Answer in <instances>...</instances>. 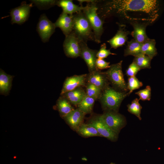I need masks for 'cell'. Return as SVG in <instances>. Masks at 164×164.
Wrapping results in <instances>:
<instances>
[{"label": "cell", "instance_id": "cell-23", "mask_svg": "<svg viewBox=\"0 0 164 164\" xmlns=\"http://www.w3.org/2000/svg\"><path fill=\"white\" fill-rule=\"evenodd\" d=\"M76 131L79 135L85 138L101 137L95 128L87 123H82Z\"/></svg>", "mask_w": 164, "mask_h": 164}, {"label": "cell", "instance_id": "cell-29", "mask_svg": "<svg viewBox=\"0 0 164 164\" xmlns=\"http://www.w3.org/2000/svg\"><path fill=\"white\" fill-rule=\"evenodd\" d=\"M127 85L130 95L133 91L143 86V84L135 76L128 77Z\"/></svg>", "mask_w": 164, "mask_h": 164}, {"label": "cell", "instance_id": "cell-5", "mask_svg": "<svg viewBox=\"0 0 164 164\" xmlns=\"http://www.w3.org/2000/svg\"><path fill=\"white\" fill-rule=\"evenodd\" d=\"M122 60H121L110 65L108 69L103 72L114 88L120 91L127 92L128 89L122 71Z\"/></svg>", "mask_w": 164, "mask_h": 164}, {"label": "cell", "instance_id": "cell-34", "mask_svg": "<svg viewBox=\"0 0 164 164\" xmlns=\"http://www.w3.org/2000/svg\"><path fill=\"white\" fill-rule=\"evenodd\" d=\"M57 1L55 0H33L32 2L39 6H44L47 5L48 6H52L56 5Z\"/></svg>", "mask_w": 164, "mask_h": 164}, {"label": "cell", "instance_id": "cell-14", "mask_svg": "<svg viewBox=\"0 0 164 164\" xmlns=\"http://www.w3.org/2000/svg\"><path fill=\"white\" fill-rule=\"evenodd\" d=\"M87 83L92 84L102 91L109 86L110 83L103 72L96 70L87 74Z\"/></svg>", "mask_w": 164, "mask_h": 164}, {"label": "cell", "instance_id": "cell-15", "mask_svg": "<svg viewBox=\"0 0 164 164\" xmlns=\"http://www.w3.org/2000/svg\"><path fill=\"white\" fill-rule=\"evenodd\" d=\"M130 24L133 28L131 34L135 40L142 43L149 39L146 34V29L150 23L147 22H134Z\"/></svg>", "mask_w": 164, "mask_h": 164}, {"label": "cell", "instance_id": "cell-33", "mask_svg": "<svg viewBox=\"0 0 164 164\" xmlns=\"http://www.w3.org/2000/svg\"><path fill=\"white\" fill-rule=\"evenodd\" d=\"M109 62L105 61L104 59L97 58L96 62V66L97 70H100L109 68L110 67Z\"/></svg>", "mask_w": 164, "mask_h": 164}, {"label": "cell", "instance_id": "cell-24", "mask_svg": "<svg viewBox=\"0 0 164 164\" xmlns=\"http://www.w3.org/2000/svg\"><path fill=\"white\" fill-rule=\"evenodd\" d=\"M95 101L93 98L86 95L77 105V108L85 114H90L92 111Z\"/></svg>", "mask_w": 164, "mask_h": 164}, {"label": "cell", "instance_id": "cell-31", "mask_svg": "<svg viewBox=\"0 0 164 164\" xmlns=\"http://www.w3.org/2000/svg\"><path fill=\"white\" fill-rule=\"evenodd\" d=\"M110 55H116V54L111 53L109 50L107 49L106 44L104 43L101 45L97 53V58L104 59Z\"/></svg>", "mask_w": 164, "mask_h": 164}, {"label": "cell", "instance_id": "cell-4", "mask_svg": "<svg viewBox=\"0 0 164 164\" xmlns=\"http://www.w3.org/2000/svg\"><path fill=\"white\" fill-rule=\"evenodd\" d=\"M73 31L81 41L95 42L94 35L91 25L82 11L73 15Z\"/></svg>", "mask_w": 164, "mask_h": 164}, {"label": "cell", "instance_id": "cell-17", "mask_svg": "<svg viewBox=\"0 0 164 164\" xmlns=\"http://www.w3.org/2000/svg\"><path fill=\"white\" fill-rule=\"evenodd\" d=\"M86 114L78 108L75 109L63 118L73 130L77 131L83 123Z\"/></svg>", "mask_w": 164, "mask_h": 164}, {"label": "cell", "instance_id": "cell-35", "mask_svg": "<svg viewBox=\"0 0 164 164\" xmlns=\"http://www.w3.org/2000/svg\"><path fill=\"white\" fill-rule=\"evenodd\" d=\"M110 164H114V163H111Z\"/></svg>", "mask_w": 164, "mask_h": 164}, {"label": "cell", "instance_id": "cell-32", "mask_svg": "<svg viewBox=\"0 0 164 164\" xmlns=\"http://www.w3.org/2000/svg\"><path fill=\"white\" fill-rule=\"evenodd\" d=\"M140 70V69L133 62L126 70V74L128 77L135 76Z\"/></svg>", "mask_w": 164, "mask_h": 164}, {"label": "cell", "instance_id": "cell-12", "mask_svg": "<svg viewBox=\"0 0 164 164\" xmlns=\"http://www.w3.org/2000/svg\"><path fill=\"white\" fill-rule=\"evenodd\" d=\"M32 4H27L24 2L21 5L12 9L10 12L12 23L22 24L28 19Z\"/></svg>", "mask_w": 164, "mask_h": 164}, {"label": "cell", "instance_id": "cell-3", "mask_svg": "<svg viewBox=\"0 0 164 164\" xmlns=\"http://www.w3.org/2000/svg\"><path fill=\"white\" fill-rule=\"evenodd\" d=\"M129 95L128 92L118 91L109 85L103 90L99 100L104 111L118 112L122 101Z\"/></svg>", "mask_w": 164, "mask_h": 164}, {"label": "cell", "instance_id": "cell-6", "mask_svg": "<svg viewBox=\"0 0 164 164\" xmlns=\"http://www.w3.org/2000/svg\"><path fill=\"white\" fill-rule=\"evenodd\" d=\"M101 116L108 126L118 134L126 125V121L125 117L118 112L104 111Z\"/></svg>", "mask_w": 164, "mask_h": 164}, {"label": "cell", "instance_id": "cell-30", "mask_svg": "<svg viewBox=\"0 0 164 164\" xmlns=\"http://www.w3.org/2000/svg\"><path fill=\"white\" fill-rule=\"evenodd\" d=\"M151 91L150 87L148 85L145 88L138 91L135 94L139 96V100L150 101L151 98Z\"/></svg>", "mask_w": 164, "mask_h": 164}, {"label": "cell", "instance_id": "cell-8", "mask_svg": "<svg viewBox=\"0 0 164 164\" xmlns=\"http://www.w3.org/2000/svg\"><path fill=\"white\" fill-rule=\"evenodd\" d=\"M81 41L73 31L65 36L63 46L64 53L67 57L75 58L80 56Z\"/></svg>", "mask_w": 164, "mask_h": 164}, {"label": "cell", "instance_id": "cell-28", "mask_svg": "<svg viewBox=\"0 0 164 164\" xmlns=\"http://www.w3.org/2000/svg\"><path fill=\"white\" fill-rule=\"evenodd\" d=\"M86 87V94L87 96L92 97L95 100L99 99L102 91L95 86L88 83H87Z\"/></svg>", "mask_w": 164, "mask_h": 164}, {"label": "cell", "instance_id": "cell-1", "mask_svg": "<svg viewBox=\"0 0 164 164\" xmlns=\"http://www.w3.org/2000/svg\"><path fill=\"white\" fill-rule=\"evenodd\" d=\"M97 13L104 22L115 17L129 23H153L159 16V5L156 0H97Z\"/></svg>", "mask_w": 164, "mask_h": 164}, {"label": "cell", "instance_id": "cell-2", "mask_svg": "<svg viewBox=\"0 0 164 164\" xmlns=\"http://www.w3.org/2000/svg\"><path fill=\"white\" fill-rule=\"evenodd\" d=\"M77 1L81 5L83 2H87L86 5L84 7L82 12L92 28L94 35L95 42L100 43L101 36L104 32L103 24L104 22L97 14V0Z\"/></svg>", "mask_w": 164, "mask_h": 164}, {"label": "cell", "instance_id": "cell-27", "mask_svg": "<svg viewBox=\"0 0 164 164\" xmlns=\"http://www.w3.org/2000/svg\"><path fill=\"white\" fill-rule=\"evenodd\" d=\"M139 99L136 98L133 100L131 104L127 105L128 110L130 113L135 115L138 119L141 120V111L142 107L139 103Z\"/></svg>", "mask_w": 164, "mask_h": 164}, {"label": "cell", "instance_id": "cell-18", "mask_svg": "<svg viewBox=\"0 0 164 164\" xmlns=\"http://www.w3.org/2000/svg\"><path fill=\"white\" fill-rule=\"evenodd\" d=\"M86 95L85 90L83 87H80L67 92L62 96L66 98L71 104L77 106Z\"/></svg>", "mask_w": 164, "mask_h": 164}, {"label": "cell", "instance_id": "cell-11", "mask_svg": "<svg viewBox=\"0 0 164 164\" xmlns=\"http://www.w3.org/2000/svg\"><path fill=\"white\" fill-rule=\"evenodd\" d=\"M87 74L75 75L67 77L65 80L62 88V95L68 91L80 87H85Z\"/></svg>", "mask_w": 164, "mask_h": 164}, {"label": "cell", "instance_id": "cell-13", "mask_svg": "<svg viewBox=\"0 0 164 164\" xmlns=\"http://www.w3.org/2000/svg\"><path fill=\"white\" fill-rule=\"evenodd\" d=\"M118 26V29L115 36L107 41L111 48L114 49L122 46L127 42L128 36L130 32L126 29V25L124 24L117 22Z\"/></svg>", "mask_w": 164, "mask_h": 164}, {"label": "cell", "instance_id": "cell-25", "mask_svg": "<svg viewBox=\"0 0 164 164\" xmlns=\"http://www.w3.org/2000/svg\"><path fill=\"white\" fill-rule=\"evenodd\" d=\"M152 59L141 53L134 56L133 62L135 63L141 70L144 69H150L151 62Z\"/></svg>", "mask_w": 164, "mask_h": 164}, {"label": "cell", "instance_id": "cell-9", "mask_svg": "<svg viewBox=\"0 0 164 164\" xmlns=\"http://www.w3.org/2000/svg\"><path fill=\"white\" fill-rule=\"evenodd\" d=\"M56 27L45 14L42 15L38 23L37 30L42 41L46 42L55 31Z\"/></svg>", "mask_w": 164, "mask_h": 164}, {"label": "cell", "instance_id": "cell-16", "mask_svg": "<svg viewBox=\"0 0 164 164\" xmlns=\"http://www.w3.org/2000/svg\"><path fill=\"white\" fill-rule=\"evenodd\" d=\"M56 27L59 28L65 36L73 30V15H69L62 12L54 23Z\"/></svg>", "mask_w": 164, "mask_h": 164}, {"label": "cell", "instance_id": "cell-26", "mask_svg": "<svg viewBox=\"0 0 164 164\" xmlns=\"http://www.w3.org/2000/svg\"><path fill=\"white\" fill-rule=\"evenodd\" d=\"M11 76L7 74L1 70L0 73V91L1 93H6L10 89L12 80Z\"/></svg>", "mask_w": 164, "mask_h": 164}, {"label": "cell", "instance_id": "cell-20", "mask_svg": "<svg viewBox=\"0 0 164 164\" xmlns=\"http://www.w3.org/2000/svg\"><path fill=\"white\" fill-rule=\"evenodd\" d=\"M155 44V39L149 38L142 43L141 53L152 59L157 54Z\"/></svg>", "mask_w": 164, "mask_h": 164}, {"label": "cell", "instance_id": "cell-22", "mask_svg": "<svg viewBox=\"0 0 164 164\" xmlns=\"http://www.w3.org/2000/svg\"><path fill=\"white\" fill-rule=\"evenodd\" d=\"M57 105L60 115L63 118L75 109L69 101L63 96L57 101Z\"/></svg>", "mask_w": 164, "mask_h": 164}, {"label": "cell", "instance_id": "cell-21", "mask_svg": "<svg viewBox=\"0 0 164 164\" xmlns=\"http://www.w3.org/2000/svg\"><path fill=\"white\" fill-rule=\"evenodd\" d=\"M142 43L132 39L127 42V45L124 51L125 56L132 55L134 57L141 53V48Z\"/></svg>", "mask_w": 164, "mask_h": 164}, {"label": "cell", "instance_id": "cell-19", "mask_svg": "<svg viewBox=\"0 0 164 164\" xmlns=\"http://www.w3.org/2000/svg\"><path fill=\"white\" fill-rule=\"evenodd\" d=\"M56 5L62 9L63 12L69 15L82 11L84 7L74 4L72 1L70 0L57 1Z\"/></svg>", "mask_w": 164, "mask_h": 164}, {"label": "cell", "instance_id": "cell-10", "mask_svg": "<svg viewBox=\"0 0 164 164\" xmlns=\"http://www.w3.org/2000/svg\"><path fill=\"white\" fill-rule=\"evenodd\" d=\"M80 57L85 61L88 67L89 73L97 70L96 66L98 50L89 48L87 43L81 41Z\"/></svg>", "mask_w": 164, "mask_h": 164}, {"label": "cell", "instance_id": "cell-7", "mask_svg": "<svg viewBox=\"0 0 164 164\" xmlns=\"http://www.w3.org/2000/svg\"><path fill=\"white\" fill-rule=\"evenodd\" d=\"M87 124L95 128L101 137H105L113 142L117 140L118 134L108 126L102 119L101 115L94 116L91 118Z\"/></svg>", "mask_w": 164, "mask_h": 164}]
</instances>
